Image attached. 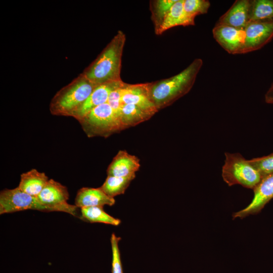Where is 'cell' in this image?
<instances>
[{
	"label": "cell",
	"mask_w": 273,
	"mask_h": 273,
	"mask_svg": "<svg viewBox=\"0 0 273 273\" xmlns=\"http://www.w3.org/2000/svg\"><path fill=\"white\" fill-rule=\"evenodd\" d=\"M264 101L267 104L273 105V82L264 95Z\"/></svg>",
	"instance_id": "obj_27"
},
{
	"label": "cell",
	"mask_w": 273,
	"mask_h": 273,
	"mask_svg": "<svg viewBox=\"0 0 273 273\" xmlns=\"http://www.w3.org/2000/svg\"><path fill=\"white\" fill-rule=\"evenodd\" d=\"M177 0H153L150 2L151 18L157 34L165 17Z\"/></svg>",
	"instance_id": "obj_20"
},
{
	"label": "cell",
	"mask_w": 273,
	"mask_h": 273,
	"mask_svg": "<svg viewBox=\"0 0 273 273\" xmlns=\"http://www.w3.org/2000/svg\"><path fill=\"white\" fill-rule=\"evenodd\" d=\"M153 116L133 104H123L120 112V120L124 129L147 121Z\"/></svg>",
	"instance_id": "obj_18"
},
{
	"label": "cell",
	"mask_w": 273,
	"mask_h": 273,
	"mask_svg": "<svg viewBox=\"0 0 273 273\" xmlns=\"http://www.w3.org/2000/svg\"><path fill=\"white\" fill-rule=\"evenodd\" d=\"M125 83L121 80L99 85L72 117L78 121L94 108L107 103L111 92Z\"/></svg>",
	"instance_id": "obj_13"
},
{
	"label": "cell",
	"mask_w": 273,
	"mask_h": 273,
	"mask_svg": "<svg viewBox=\"0 0 273 273\" xmlns=\"http://www.w3.org/2000/svg\"><path fill=\"white\" fill-rule=\"evenodd\" d=\"M125 40V34L121 30H118L82 73L98 85L121 80V61Z\"/></svg>",
	"instance_id": "obj_2"
},
{
	"label": "cell",
	"mask_w": 273,
	"mask_h": 273,
	"mask_svg": "<svg viewBox=\"0 0 273 273\" xmlns=\"http://www.w3.org/2000/svg\"><path fill=\"white\" fill-rule=\"evenodd\" d=\"M210 7L208 0H184L183 2L185 13L194 19L197 15L206 14Z\"/></svg>",
	"instance_id": "obj_23"
},
{
	"label": "cell",
	"mask_w": 273,
	"mask_h": 273,
	"mask_svg": "<svg viewBox=\"0 0 273 273\" xmlns=\"http://www.w3.org/2000/svg\"><path fill=\"white\" fill-rule=\"evenodd\" d=\"M184 0H177L165 17L157 35H161L171 28L195 25V19L190 17L183 8Z\"/></svg>",
	"instance_id": "obj_16"
},
{
	"label": "cell",
	"mask_w": 273,
	"mask_h": 273,
	"mask_svg": "<svg viewBox=\"0 0 273 273\" xmlns=\"http://www.w3.org/2000/svg\"><path fill=\"white\" fill-rule=\"evenodd\" d=\"M115 203L114 198L107 195L100 188H82L77 192L75 199V205L80 208L105 205L111 206Z\"/></svg>",
	"instance_id": "obj_15"
},
{
	"label": "cell",
	"mask_w": 273,
	"mask_h": 273,
	"mask_svg": "<svg viewBox=\"0 0 273 273\" xmlns=\"http://www.w3.org/2000/svg\"><path fill=\"white\" fill-rule=\"evenodd\" d=\"M246 38L243 54L263 48L273 38V21H250L244 28Z\"/></svg>",
	"instance_id": "obj_8"
},
{
	"label": "cell",
	"mask_w": 273,
	"mask_h": 273,
	"mask_svg": "<svg viewBox=\"0 0 273 273\" xmlns=\"http://www.w3.org/2000/svg\"><path fill=\"white\" fill-rule=\"evenodd\" d=\"M126 83L112 91L109 96L107 103L113 108L120 117V112L122 105V90Z\"/></svg>",
	"instance_id": "obj_26"
},
{
	"label": "cell",
	"mask_w": 273,
	"mask_h": 273,
	"mask_svg": "<svg viewBox=\"0 0 273 273\" xmlns=\"http://www.w3.org/2000/svg\"><path fill=\"white\" fill-rule=\"evenodd\" d=\"M251 0H237L216 24L244 29L250 21Z\"/></svg>",
	"instance_id": "obj_14"
},
{
	"label": "cell",
	"mask_w": 273,
	"mask_h": 273,
	"mask_svg": "<svg viewBox=\"0 0 273 273\" xmlns=\"http://www.w3.org/2000/svg\"><path fill=\"white\" fill-rule=\"evenodd\" d=\"M48 180V177L44 172L32 169L21 174L18 187L27 194L37 197Z\"/></svg>",
	"instance_id": "obj_17"
},
{
	"label": "cell",
	"mask_w": 273,
	"mask_h": 273,
	"mask_svg": "<svg viewBox=\"0 0 273 273\" xmlns=\"http://www.w3.org/2000/svg\"><path fill=\"white\" fill-rule=\"evenodd\" d=\"M123 104H133L153 115L158 111L151 99L149 82L126 83L122 90Z\"/></svg>",
	"instance_id": "obj_11"
},
{
	"label": "cell",
	"mask_w": 273,
	"mask_h": 273,
	"mask_svg": "<svg viewBox=\"0 0 273 273\" xmlns=\"http://www.w3.org/2000/svg\"><path fill=\"white\" fill-rule=\"evenodd\" d=\"M81 218L90 223H103L118 226L121 220L106 213L102 206L81 208Z\"/></svg>",
	"instance_id": "obj_19"
},
{
	"label": "cell",
	"mask_w": 273,
	"mask_h": 273,
	"mask_svg": "<svg viewBox=\"0 0 273 273\" xmlns=\"http://www.w3.org/2000/svg\"><path fill=\"white\" fill-rule=\"evenodd\" d=\"M69 197L67 187L50 179L37 198L46 205L59 208L62 212L76 216L77 207L67 203Z\"/></svg>",
	"instance_id": "obj_7"
},
{
	"label": "cell",
	"mask_w": 273,
	"mask_h": 273,
	"mask_svg": "<svg viewBox=\"0 0 273 273\" xmlns=\"http://www.w3.org/2000/svg\"><path fill=\"white\" fill-rule=\"evenodd\" d=\"M258 170L262 178L273 173V152L267 156L249 160Z\"/></svg>",
	"instance_id": "obj_24"
},
{
	"label": "cell",
	"mask_w": 273,
	"mask_h": 273,
	"mask_svg": "<svg viewBox=\"0 0 273 273\" xmlns=\"http://www.w3.org/2000/svg\"><path fill=\"white\" fill-rule=\"evenodd\" d=\"M225 159L222 167V177L228 186L240 185L254 190L262 177L258 170L240 153H224Z\"/></svg>",
	"instance_id": "obj_5"
},
{
	"label": "cell",
	"mask_w": 273,
	"mask_h": 273,
	"mask_svg": "<svg viewBox=\"0 0 273 273\" xmlns=\"http://www.w3.org/2000/svg\"><path fill=\"white\" fill-rule=\"evenodd\" d=\"M120 237H117L115 234L111 235L110 241L111 244L112 261V273H123L120 258V253L118 247Z\"/></svg>",
	"instance_id": "obj_25"
},
{
	"label": "cell",
	"mask_w": 273,
	"mask_h": 273,
	"mask_svg": "<svg viewBox=\"0 0 273 273\" xmlns=\"http://www.w3.org/2000/svg\"><path fill=\"white\" fill-rule=\"evenodd\" d=\"M140 166V160L136 156L120 150L109 165L107 175L134 178Z\"/></svg>",
	"instance_id": "obj_12"
},
{
	"label": "cell",
	"mask_w": 273,
	"mask_h": 273,
	"mask_svg": "<svg viewBox=\"0 0 273 273\" xmlns=\"http://www.w3.org/2000/svg\"><path fill=\"white\" fill-rule=\"evenodd\" d=\"M78 121L89 138H107L124 129L120 117L107 103L94 108Z\"/></svg>",
	"instance_id": "obj_4"
},
{
	"label": "cell",
	"mask_w": 273,
	"mask_h": 273,
	"mask_svg": "<svg viewBox=\"0 0 273 273\" xmlns=\"http://www.w3.org/2000/svg\"><path fill=\"white\" fill-rule=\"evenodd\" d=\"M98 86L81 73L54 96L50 104L51 113L72 117Z\"/></svg>",
	"instance_id": "obj_3"
},
{
	"label": "cell",
	"mask_w": 273,
	"mask_h": 273,
	"mask_svg": "<svg viewBox=\"0 0 273 273\" xmlns=\"http://www.w3.org/2000/svg\"><path fill=\"white\" fill-rule=\"evenodd\" d=\"M202 65L203 60L196 58L179 73L149 82L151 99L158 111L171 105L190 92Z\"/></svg>",
	"instance_id": "obj_1"
},
{
	"label": "cell",
	"mask_w": 273,
	"mask_h": 273,
	"mask_svg": "<svg viewBox=\"0 0 273 273\" xmlns=\"http://www.w3.org/2000/svg\"><path fill=\"white\" fill-rule=\"evenodd\" d=\"M254 196L250 203L245 208L234 213V218H244L259 213L273 198V173L263 177L253 190Z\"/></svg>",
	"instance_id": "obj_10"
},
{
	"label": "cell",
	"mask_w": 273,
	"mask_h": 273,
	"mask_svg": "<svg viewBox=\"0 0 273 273\" xmlns=\"http://www.w3.org/2000/svg\"><path fill=\"white\" fill-rule=\"evenodd\" d=\"M212 33L215 40L228 53L243 54L246 38L244 29L215 24Z\"/></svg>",
	"instance_id": "obj_9"
},
{
	"label": "cell",
	"mask_w": 273,
	"mask_h": 273,
	"mask_svg": "<svg viewBox=\"0 0 273 273\" xmlns=\"http://www.w3.org/2000/svg\"><path fill=\"white\" fill-rule=\"evenodd\" d=\"M29 209L46 212H62L59 208L42 203L37 197L24 193L18 187L13 189H5L1 192V214Z\"/></svg>",
	"instance_id": "obj_6"
},
{
	"label": "cell",
	"mask_w": 273,
	"mask_h": 273,
	"mask_svg": "<svg viewBox=\"0 0 273 273\" xmlns=\"http://www.w3.org/2000/svg\"><path fill=\"white\" fill-rule=\"evenodd\" d=\"M133 177H122L114 176L107 177L100 188L108 196L114 197L123 194L128 187Z\"/></svg>",
	"instance_id": "obj_22"
},
{
	"label": "cell",
	"mask_w": 273,
	"mask_h": 273,
	"mask_svg": "<svg viewBox=\"0 0 273 273\" xmlns=\"http://www.w3.org/2000/svg\"><path fill=\"white\" fill-rule=\"evenodd\" d=\"M273 21V0H251L250 21Z\"/></svg>",
	"instance_id": "obj_21"
}]
</instances>
